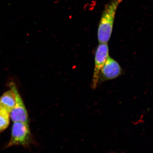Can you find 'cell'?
<instances>
[{"label": "cell", "instance_id": "6da1fadb", "mask_svg": "<svg viewBox=\"0 0 153 153\" xmlns=\"http://www.w3.org/2000/svg\"><path fill=\"white\" fill-rule=\"evenodd\" d=\"M123 1L111 0L105 5L97 30V38L100 44L107 43L109 41L112 34L116 13Z\"/></svg>", "mask_w": 153, "mask_h": 153}, {"label": "cell", "instance_id": "7a4b0ae2", "mask_svg": "<svg viewBox=\"0 0 153 153\" xmlns=\"http://www.w3.org/2000/svg\"><path fill=\"white\" fill-rule=\"evenodd\" d=\"M35 143L29 123L22 122H14L11 128L10 138L5 149L21 146L28 148Z\"/></svg>", "mask_w": 153, "mask_h": 153}, {"label": "cell", "instance_id": "3957f363", "mask_svg": "<svg viewBox=\"0 0 153 153\" xmlns=\"http://www.w3.org/2000/svg\"><path fill=\"white\" fill-rule=\"evenodd\" d=\"M109 56V48L107 43L99 44L96 49L94 57V68L91 83V88L93 89H96L98 86L100 73Z\"/></svg>", "mask_w": 153, "mask_h": 153}, {"label": "cell", "instance_id": "277c9868", "mask_svg": "<svg viewBox=\"0 0 153 153\" xmlns=\"http://www.w3.org/2000/svg\"><path fill=\"white\" fill-rule=\"evenodd\" d=\"M123 73V69L118 62L109 56L100 73L99 85L108 80L116 79Z\"/></svg>", "mask_w": 153, "mask_h": 153}, {"label": "cell", "instance_id": "5b68a950", "mask_svg": "<svg viewBox=\"0 0 153 153\" xmlns=\"http://www.w3.org/2000/svg\"><path fill=\"white\" fill-rule=\"evenodd\" d=\"M10 87L13 90L16 97V105L10 114L11 120L13 123L22 122L29 123V116L27 108L16 86L14 83H11Z\"/></svg>", "mask_w": 153, "mask_h": 153}, {"label": "cell", "instance_id": "8992f818", "mask_svg": "<svg viewBox=\"0 0 153 153\" xmlns=\"http://www.w3.org/2000/svg\"><path fill=\"white\" fill-rule=\"evenodd\" d=\"M16 103V97L13 90L11 88L0 97V109L10 114Z\"/></svg>", "mask_w": 153, "mask_h": 153}, {"label": "cell", "instance_id": "52a82bcc", "mask_svg": "<svg viewBox=\"0 0 153 153\" xmlns=\"http://www.w3.org/2000/svg\"><path fill=\"white\" fill-rule=\"evenodd\" d=\"M10 120V114L0 109V133L8 128Z\"/></svg>", "mask_w": 153, "mask_h": 153}, {"label": "cell", "instance_id": "ba28073f", "mask_svg": "<svg viewBox=\"0 0 153 153\" xmlns=\"http://www.w3.org/2000/svg\"></svg>", "mask_w": 153, "mask_h": 153}]
</instances>
